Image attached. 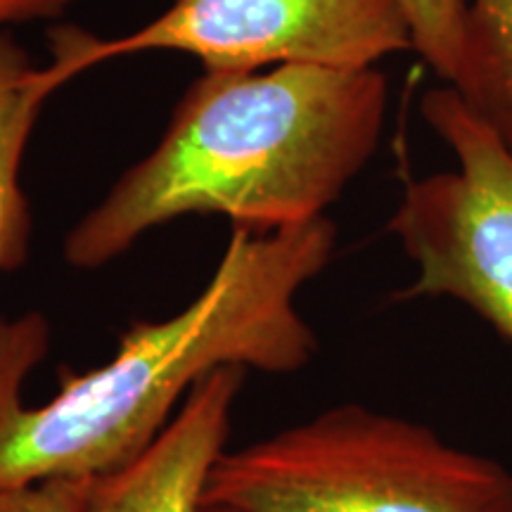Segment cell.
Returning a JSON list of instances; mask_svg holds the SVG:
<instances>
[{
    "instance_id": "cell-3",
    "label": "cell",
    "mask_w": 512,
    "mask_h": 512,
    "mask_svg": "<svg viewBox=\"0 0 512 512\" xmlns=\"http://www.w3.org/2000/svg\"><path fill=\"white\" fill-rule=\"evenodd\" d=\"M204 510L512 512V470L422 422L339 403L223 453Z\"/></svg>"
},
{
    "instance_id": "cell-2",
    "label": "cell",
    "mask_w": 512,
    "mask_h": 512,
    "mask_svg": "<svg viewBox=\"0 0 512 512\" xmlns=\"http://www.w3.org/2000/svg\"><path fill=\"white\" fill-rule=\"evenodd\" d=\"M384 114L375 67L204 72L155 150L74 223L64 261L95 271L183 216L254 233L316 221L375 155Z\"/></svg>"
},
{
    "instance_id": "cell-7",
    "label": "cell",
    "mask_w": 512,
    "mask_h": 512,
    "mask_svg": "<svg viewBox=\"0 0 512 512\" xmlns=\"http://www.w3.org/2000/svg\"><path fill=\"white\" fill-rule=\"evenodd\" d=\"M57 88L50 67H38L0 29V273L22 268L31 254L34 219L19 174L43 105Z\"/></svg>"
},
{
    "instance_id": "cell-6",
    "label": "cell",
    "mask_w": 512,
    "mask_h": 512,
    "mask_svg": "<svg viewBox=\"0 0 512 512\" xmlns=\"http://www.w3.org/2000/svg\"><path fill=\"white\" fill-rule=\"evenodd\" d=\"M245 375V368L228 366L197 382L140 456L91 479L88 512H204L209 475L226 453Z\"/></svg>"
},
{
    "instance_id": "cell-1",
    "label": "cell",
    "mask_w": 512,
    "mask_h": 512,
    "mask_svg": "<svg viewBox=\"0 0 512 512\" xmlns=\"http://www.w3.org/2000/svg\"><path fill=\"white\" fill-rule=\"evenodd\" d=\"M335 240L328 216L273 233L233 228L214 275L183 311L133 323L98 368H62L57 394L41 406L24 401V382L48 356V318H0V489L119 470L219 368L290 375L309 366L318 337L297 294L330 264Z\"/></svg>"
},
{
    "instance_id": "cell-12",
    "label": "cell",
    "mask_w": 512,
    "mask_h": 512,
    "mask_svg": "<svg viewBox=\"0 0 512 512\" xmlns=\"http://www.w3.org/2000/svg\"><path fill=\"white\" fill-rule=\"evenodd\" d=\"M204 512H214V510H204Z\"/></svg>"
},
{
    "instance_id": "cell-4",
    "label": "cell",
    "mask_w": 512,
    "mask_h": 512,
    "mask_svg": "<svg viewBox=\"0 0 512 512\" xmlns=\"http://www.w3.org/2000/svg\"><path fill=\"white\" fill-rule=\"evenodd\" d=\"M152 50L195 57L204 72H259L268 64L368 69L413 50V34L401 0H174L112 41L55 31L50 69L64 86L95 64Z\"/></svg>"
},
{
    "instance_id": "cell-8",
    "label": "cell",
    "mask_w": 512,
    "mask_h": 512,
    "mask_svg": "<svg viewBox=\"0 0 512 512\" xmlns=\"http://www.w3.org/2000/svg\"><path fill=\"white\" fill-rule=\"evenodd\" d=\"M451 86L512 155V0H467Z\"/></svg>"
},
{
    "instance_id": "cell-9",
    "label": "cell",
    "mask_w": 512,
    "mask_h": 512,
    "mask_svg": "<svg viewBox=\"0 0 512 512\" xmlns=\"http://www.w3.org/2000/svg\"><path fill=\"white\" fill-rule=\"evenodd\" d=\"M413 34V50L439 79L453 83L463 53L467 0H401Z\"/></svg>"
},
{
    "instance_id": "cell-5",
    "label": "cell",
    "mask_w": 512,
    "mask_h": 512,
    "mask_svg": "<svg viewBox=\"0 0 512 512\" xmlns=\"http://www.w3.org/2000/svg\"><path fill=\"white\" fill-rule=\"evenodd\" d=\"M420 110L458 169L403 190L389 230L418 275L399 299H453L512 344V155L453 86L427 91Z\"/></svg>"
},
{
    "instance_id": "cell-10",
    "label": "cell",
    "mask_w": 512,
    "mask_h": 512,
    "mask_svg": "<svg viewBox=\"0 0 512 512\" xmlns=\"http://www.w3.org/2000/svg\"><path fill=\"white\" fill-rule=\"evenodd\" d=\"M91 479L55 477L0 489V512H88Z\"/></svg>"
},
{
    "instance_id": "cell-11",
    "label": "cell",
    "mask_w": 512,
    "mask_h": 512,
    "mask_svg": "<svg viewBox=\"0 0 512 512\" xmlns=\"http://www.w3.org/2000/svg\"><path fill=\"white\" fill-rule=\"evenodd\" d=\"M74 0H0V29L62 15Z\"/></svg>"
}]
</instances>
